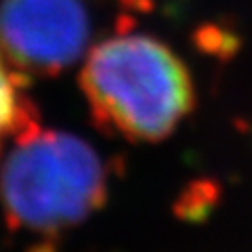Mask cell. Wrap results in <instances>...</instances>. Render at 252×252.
<instances>
[{
  "label": "cell",
  "mask_w": 252,
  "mask_h": 252,
  "mask_svg": "<svg viewBox=\"0 0 252 252\" xmlns=\"http://www.w3.org/2000/svg\"><path fill=\"white\" fill-rule=\"evenodd\" d=\"M80 84L94 120L130 141L164 139L193 105L185 63L143 34L97 44L86 57Z\"/></svg>",
  "instance_id": "6da1fadb"
},
{
  "label": "cell",
  "mask_w": 252,
  "mask_h": 252,
  "mask_svg": "<svg viewBox=\"0 0 252 252\" xmlns=\"http://www.w3.org/2000/svg\"><path fill=\"white\" fill-rule=\"evenodd\" d=\"M15 143L0 175V198L15 225L59 231L80 223L105 200L103 160L86 141L36 124Z\"/></svg>",
  "instance_id": "7a4b0ae2"
},
{
  "label": "cell",
  "mask_w": 252,
  "mask_h": 252,
  "mask_svg": "<svg viewBox=\"0 0 252 252\" xmlns=\"http://www.w3.org/2000/svg\"><path fill=\"white\" fill-rule=\"evenodd\" d=\"M91 34V0H2L0 4V51L17 72H61L80 59Z\"/></svg>",
  "instance_id": "3957f363"
},
{
  "label": "cell",
  "mask_w": 252,
  "mask_h": 252,
  "mask_svg": "<svg viewBox=\"0 0 252 252\" xmlns=\"http://www.w3.org/2000/svg\"><path fill=\"white\" fill-rule=\"evenodd\" d=\"M0 53V147L9 137L19 139L36 126L30 107L21 97V76Z\"/></svg>",
  "instance_id": "277c9868"
}]
</instances>
